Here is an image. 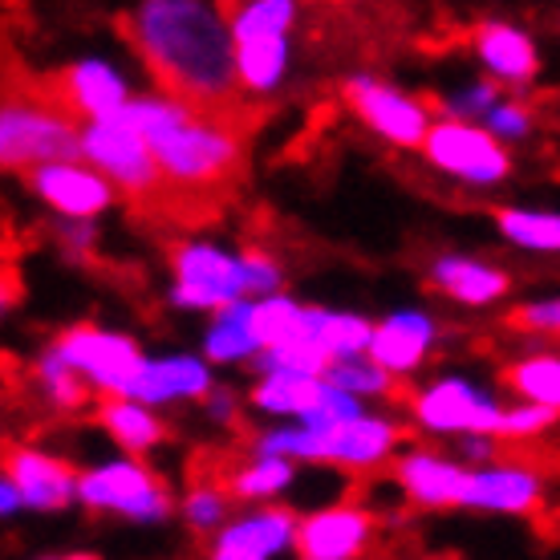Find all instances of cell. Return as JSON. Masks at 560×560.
<instances>
[{
	"instance_id": "6da1fadb",
	"label": "cell",
	"mask_w": 560,
	"mask_h": 560,
	"mask_svg": "<svg viewBox=\"0 0 560 560\" xmlns=\"http://www.w3.org/2000/svg\"><path fill=\"white\" fill-rule=\"evenodd\" d=\"M118 33L147 61L151 78L175 106L196 114H228L244 106L236 37L224 9L154 0L139 13L118 16Z\"/></svg>"
},
{
	"instance_id": "7a4b0ae2",
	"label": "cell",
	"mask_w": 560,
	"mask_h": 560,
	"mask_svg": "<svg viewBox=\"0 0 560 560\" xmlns=\"http://www.w3.org/2000/svg\"><path fill=\"white\" fill-rule=\"evenodd\" d=\"M85 159L118 183V191L130 199V208L139 215H167L171 211V187L167 171L159 167L151 142L142 139L139 130H130L127 122H90L82 135Z\"/></svg>"
},
{
	"instance_id": "3957f363",
	"label": "cell",
	"mask_w": 560,
	"mask_h": 560,
	"mask_svg": "<svg viewBox=\"0 0 560 560\" xmlns=\"http://www.w3.org/2000/svg\"><path fill=\"white\" fill-rule=\"evenodd\" d=\"M0 154H4V167H21L28 175L57 163L73 167V159H85V147L70 118L33 102L21 90H9L4 118H0Z\"/></svg>"
},
{
	"instance_id": "277c9868",
	"label": "cell",
	"mask_w": 560,
	"mask_h": 560,
	"mask_svg": "<svg viewBox=\"0 0 560 560\" xmlns=\"http://www.w3.org/2000/svg\"><path fill=\"white\" fill-rule=\"evenodd\" d=\"M9 90H21L33 102L57 110L61 118L114 122L130 106L118 73H110L102 61H78V66H66L57 73H45V78L21 73V82H9Z\"/></svg>"
},
{
	"instance_id": "5b68a950",
	"label": "cell",
	"mask_w": 560,
	"mask_h": 560,
	"mask_svg": "<svg viewBox=\"0 0 560 560\" xmlns=\"http://www.w3.org/2000/svg\"><path fill=\"white\" fill-rule=\"evenodd\" d=\"M402 439V431H394L390 422L378 419H346V422H329V427H305V431H280L268 434L265 443H256L265 459H284V455H296V459H334V463H374L382 459L386 451Z\"/></svg>"
},
{
	"instance_id": "8992f818",
	"label": "cell",
	"mask_w": 560,
	"mask_h": 560,
	"mask_svg": "<svg viewBox=\"0 0 560 560\" xmlns=\"http://www.w3.org/2000/svg\"><path fill=\"white\" fill-rule=\"evenodd\" d=\"M57 358L73 370H82L90 378L106 386V390L122 394L135 386V378L142 374V353L139 346L130 341V337H118V334H102L98 325H73L66 334L57 337Z\"/></svg>"
},
{
	"instance_id": "52a82bcc",
	"label": "cell",
	"mask_w": 560,
	"mask_h": 560,
	"mask_svg": "<svg viewBox=\"0 0 560 560\" xmlns=\"http://www.w3.org/2000/svg\"><path fill=\"white\" fill-rule=\"evenodd\" d=\"M422 151L434 167L451 171L467 183H500L508 175V154L500 151V142L476 127H463V122H434Z\"/></svg>"
},
{
	"instance_id": "ba28073f",
	"label": "cell",
	"mask_w": 560,
	"mask_h": 560,
	"mask_svg": "<svg viewBox=\"0 0 560 560\" xmlns=\"http://www.w3.org/2000/svg\"><path fill=\"white\" fill-rule=\"evenodd\" d=\"M374 533H378L374 512H365L358 504H341L301 520L293 545L301 560H358L374 545Z\"/></svg>"
},
{
	"instance_id": "9c48e42d",
	"label": "cell",
	"mask_w": 560,
	"mask_h": 560,
	"mask_svg": "<svg viewBox=\"0 0 560 560\" xmlns=\"http://www.w3.org/2000/svg\"><path fill=\"white\" fill-rule=\"evenodd\" d=\"M78 495L90 508H114V512H127V516L142 520L167 516L171 508L167 488L139 463H114V467H102L94 476H82Z\"/></svg>"
},
{
	"instance_id": "30bf717a",
	"label": "cell",
	"mask_w": 560,
	"mask_h": 560,
	"mask_svg": "<svg viewBox=\"0 0 560 560\" xmlns=\"http://www.w3.org/2000/svg\"><path fill=\"white\" fill-rule=\"evenodd\" d=\"M346 102L370 130L386 135L398 147H427V102H410L378 82H346Z\"/></svg>"
},
{
	"instance_id": "8fae6325",
	"label": "cell",
	"mask_w": 560,
	"mask_h": 560,
	"mask_svg": "<svg viewBox=\"0 0 560 560\" xmlns=\"http://www.w3.org/2000/svg\"><path fill=\"white\" fill-rule=\"evenodd\" d=\"M419 419L434 431H471V434H504V415L491 402H483L471 386L463 382H439L434 390L415 398Z\"/></svg>"
},
{
	"instance_id": "7c38bea8",
	"label": "cell",
	"mask_w": 560,
	"mask_h": 560,
	"mask_svg": "<svg viewBox=\"0 0 560 560\" xmlns=\"http://www.w3.org/2000/svg\"><path fill=\"white\" fill-rule=\"evenodd\" d=\"M4 476L21 491V500L33 508H66L70 504V495L78 491V471H73L70 463L61 459H49V455H37V451L28 447H9L4 451Z\"/></svg>"
},
{
	"instance_id": "4fadbf2b",
	"label": "cell",
	"mask_w": 560,
	"mask_h": 560,
	"mask_svg": "<svg viewBox=\"0 0 560 560\" xmlns=\"http://www.w3.org/2000/svg\"><path fill=\"white\" fill-rule=\"evenodd\" d=\"M25 179L33 183L57 211H66L73 220H90V215H98V211L110 203V179H102L94 171L57 163V167L28 171Z\"/></svg>"
},
{
	"instance_id": "5bb4252c",
	"label": "cell",
	"mask_w": 560,
	"mask_h": 560,
	"mask_svg": "<svg viewBox=\"0 0 560 560\" xmlns=\"http://www.w3.org/2000/svg\"><path fill=\"white\" fill-rule=\"evenodd\" d=\"M394 476L407 488V495L422 508H455L467 504V488L471 476L451 467V463L434 459V455H410V459L394 463Z\"/></svg>"
},
{
	"instance_id": "9a60e30c",
	"label": "cell",
	"mask_w": 560,
	"mask_h": 560,
	"mask_svg": "<svg viewBox=\"0 0 560 560\" xmlns=\"http://www.w3.org/2000/svg\"><path fill=\"white\" fill-rule=\"evenodd\" d=\"M171 265H175V277L187 289H203V293H215L240 305V293H248V280H244V265L232 260V256L215 253V248H171Z\"/></svg>"
},
{
	"instance_id": "2e32d148",
	"label": "cell",
	"mask_w": 560,
	"mask_h": 560,
	"mask_svg": "<svg viewBox=\"0 0 560 560\" xmlns=\"http://www.w3.org/2000/svg\"><path fill=\"white\" fill-rule=\"evenodd\" d=\"M467 508H495V512H536L540 508V491H536L533 471L524 467H491L471 476L467 488Z\"/></svg>"
},
{
	"instance_id": "e0dca14e",
	"label": "cell",
	"mask_w": 560,
	"mask_h": 560,
	"mask_svg": "<svg viewBox=\"0 0 560 560\" xmlns=\"http://www.w3.org/2000/svg\"><path fill=\"white\" fill-rule=\"evenodd\" d=\"M211 398L208 370L191 358H175V362H147L127 398L139 402H163V398Z\"/></svg>"
},
{
	"instance_id": "ac0fdd59",
	"label": "cell",
	"mask_w": 560,
	"mask_h": 560,
	"mask_svg": "<svg viewBox=\"0 0 560 560\" xmlns=\"http://www.w3.org/2000/svg\"><path fill=\"white\" fill-rule=\"evenodd\" d=\"M427 346H431V322L419 313H398V317L374 329L370 353H374V365L402 374V370H415L422 362Z\"/></svg>"
},
{
	"instance_id": "d6986e66",
	"label": "cell",
	"mask_w": 560,
	"mask_h": 560,
	"mask_svg": "<svg viewBox=\"0 0 560 560\" xmlns=\"http://www.w3.org/2000/svg\"><path fill=\"white\" fill-rule=\"evenodd\" d=\"M471 42H476V54L483 57L504 82H533L536 78V49L524 33H516V28L483 21V25H476Z\"/></svg>"
},
{
	"instance_id": "ffe728a7",
	"label": "cell",
	"mask_w": 560,
	"mask_h": 560,
	"mask_svg": "<svg viewBox=\"0 0 560 560\" xmlns=\"http://www.w3.org/2000/svg\"><path fill=\"white\" fill-rule=\"evenodd\" d=\"M296 528H301V520H296L289 508H268V512L244 520V524H232V528L220 536V545L244 548V552H253V557H268V552H277V548L289 545V540H296Z\"/></svg>"
},
{
	"instance_id": "44dd1931",
	"label": "cell",
	"mask_w": 560,
	"mask_h": 560,
	"mask_svg": "<svg viewBox=\"0 0 560 560\" xmlns=\"http://www.w3.org/2000/svg\"><path fill=\"white\" fill-rule=\"evenodd\" d=\"M98 422L130 451L154 447V443L167 434L163 431V422L154 419L151 410H142L139 402H130V398H106V402L98 407Z\"/></svg>"
},
{
	"instance_id": "7402d4cb",
	"label": "cell",
	"mask_w": 560,
	"mask_h": 560,
	"mask_svg": "<svg viewBox=\"0 0 560 560\" xmlns=\"http://www.w3.org/2000/svg\"><path fill=\"white\" fill-rule=\"evenodd\" d=\"M434 280L447 289L451 296H459L467 305H488L508 289V277L495 268H483L476 260H439Z\"/></svg>"
},
{
	"instance_id": "603a6c76",
	"label": "cell",
	"mask_w": 560,
	"mask_h": 560,
	"mask_svg": "<svg viewBox=\"0 0 560 560\" xmlns=\"http://www.w3.org/2000/svg\"><path fill=\"white\" fill-rule=\"evenodd\" d=\"M305 317L308 308H296L293 301H284V296H272L265 305L253 308V337L256 346H265L268 350H284V346H296L301 334H305Z\"/></svg>"
},
{
	"instance_id": "cb8c5ba5",
	"label": "cell",
	"mask_w": 560,
	"mask_h": 560,
	"mask_svg": "<svg viewBox=\"0 0 560 560\" xmlns=\"http://www.w3.org/2000/svg\"><path fill=\"white\" fill-rule=\"evenodd\" d=\"M236 66H240V85L248 90H268L284 70V37H248L236 42Z\"/></svg>"
},
{
	"instance_id": "d4e9b609",
	"label": "cell",
	"mask_w": 560,
	"mask_h": 560,
	"mask_svg": "<svg viewBox=\"0 0 560 560\" xmlns=\"http://www.w3.org/2000/svg\"><path fill=\"white\" fill-rule=\"evenodd\" d=\"M504 386L533 398V407L560 410V362H552V358H528V362L508 365Z\"/></svg>"
},
{
	"instance_id": "484cf974",
	"label": "cell",
	"mask_w": 560,
	"mask_h": 560,
	"mask_svg": "<svg viewBox=\"0 0 560 560\" xmlns=\"http://www.w3.org/2000/svg\"><path fill=\"white\" fill-rule=\"evenodd\" d=\"M224 16H232V37H284L293 21V4L284 0H260V4H224Z\"/></svg>"
},
{
	"instance_id": "4316f807",
	"label": "cell",
	"mask_w": 560,
	"mask_h": 560,
	"mask_svg": "<svg viewBox=\"0 0 560 560\" xmlns=\"http://www.w3.org/2000/svg\"><path fill=\"white\" fill-rule=\"evenodd\" d=\"M500 228L508 240H516L524 248H545L560 253V215H533V211H500Z\"/></svg>"
},
{
	"instance_id": "83f0119b",
	"label": "cell",
	"mask_w": 560,
	"mask_h": 560,
	"mask_svg": "<svg viewBox=\"0 0 560 560\" xmlns=\"http://www.w3.org/2000/svg\"><path fill=\"white\" fill-rule=\"evenodd\" d=\"M253 308H228L224 313V322L211 329L208 337V353L215 358V362H232V358H244V353L256 346V337H253Z\"/></svg>"
},
{
	"instance_id": "f1b7e54d",
	"label": "cell",
	"mask_w": 560,
	"mask_h": 560,
	"mask_svg": "<svg viewBox=\"0 0 560 560\" xmlns=\"http://www.w3.org/2000/svg\"><path fill=\"white\" fill-rule=\"evenodd\" d=\"M293 479V463L289 459H260L253 467H236L232 476V500H256V495H272Z\"/></svg>"
},
{
	"instance_id": "f546056e",
	"label": "cell",
	"mask_w": 560,
	"mask_h": 560,
	"mask_svg": "<svg viewBox=\"0 0 560 560\" xmlns=\"http://www.w3.org/2000/svg\"><path fill=\"white\" fill-rule=\"evenodd\" d=\"M228 500H232V491L220 488V483H191V495H187V508H183V512L191 520V528L203 536L220 524V516L228 512Z\"/></svg>"
},
{
	"instance_id": "4dcf8cb0",
	"label": "cell",
	"mask_w": 560,
	"mask_h": 560,
	"mask_svg": "<svg viewBox=\"0 0 560 560\" xmlns=\"http://www.w3.org/2000/svg\"><path fill=\"white\" fill-rule=\"evenodd\" d=\"M70 370H73V365H66L61 358H57V353H49V358L42 362V370H37V374H42V382L49 386V394H54V402L61 410H78L85 398H90V390H85L82 382L73 378Z\"/></svg>"
},
{
	"instance_id": "1f68e13d",
	"label": "cell",
	"mask_w": 560,
	"mask_h": 560,
	"mask_svg": "<svg viewBox=\"0 0 560 560\" xmlns=\"http://www.w3.org/2000/svg\"><path fill=\"white\" fill-rule=\"evenodd\" d=\"M329 386L337 390H358V394H390V378L382 374L378 365H358V362H334V370L325 374Z\"/></svg>"
},
{
	"instance_id": "d6a6232c",
	"label": "cell",
	"mask_w": 560,
	"mask_h": 560,
	"mask_svg": "<svg viewBox=\"0 0 560 560\" xmlns=\"http://www.w3.org/2000/svg\"><path fill=\"white\" fill-rule=\"evenodd\" d=\"M508 325L512 329H528V334H560V301L516 308V313H508Z\"/></svg>"
},
{
	"instance_id": "836d02e7",
	"label": "cell",
	"mask_w": 560,
	"mask_h": 560,
	"mask_svg": "<svg viewBox=\"0 0 560 560\" xmlns=\"http://www.w3.org/2000/svg\"><path fill=\"white\" fill-rule=\"evenodd\" d=\"M240 265H244V280H248V289H256V293H268V289L280 280V268L272 265L260 248H248V256H244Z\"/></svg>"
},
{
	"instance_id": "e575fe53",
	"label": "cell",
	"mask_w": 560,
	"mask_h": 560,
	"mask_svg": "<svg viewBox=\"0 0 560 560\" xmlns=\"http://www.w3.org/2000/svg\"><path fill=\"white\" fill-rule=\"evenodd\" d=\"M560 410H548V407H524V410H508L504 415V434H533L540 427L557 419Z\"/></svg>"
},
{
	"instance_id": "d590c367",
	"label": "cell",
	"mask_w": 560,
	"mask_h": 560,
	"mask_svg": "<svg viewBox=\"0 0 560 560\" xmlns=\"http://www.w3.org/2000/svg\"><path fill=\"white\" fill-rule=\"evenodd\" d=\"M491 127L504 135H524L528 130V110L524 106H495L491 110Z\"/></svg>"
},
{
	"instance_id": "8d00e7d4",
	"label": "cell",
	"mask_w": 560,
	"mask_h": 560,
	"mask_svg": "<svg viewBox=\"0 0 560 560\" xmlns=\"http://www.w3.org/2000/svg\"><path fill=\"white\" fill-rule=\"evenodd\" d=\"M211 560H265V557H253V552H244V548H232V545H215Z\"/></svg>"
},
{
	"instance_id": "74e56055",
	"label": "cell",
	"mask_w": 560,
	"mask_h": 560,
	"mask_svg": "<svg viewBox=\"0 0 560 560\" xmlns=\"http://www.w3.org/2000/svg\"><path fill=\"white\" fill-rule=\"evenodd\" d=\"M16 495H21V491H16L13 483L4 479V512H13V508H16Z\"/></svg>"
},
{
	"instance_id": "f35d334b",
	"label": "cell",
	"mask_w": 560,
	"mask_h": 560,
	"mask_svg": "<svg viewBox=\"0 0 560 560\" xmlns=\"http://www.w3.org/2000/svg\"><path fill=\"white\" fill-rule=\"evenodd\" d=\"M61 560H98V557H61Z\"/></svg>"
},
{
	"instance_id": "ab89813d",
	"label": "cell",
	"mask_w": 560,
	"mask_h": 560,
	"mask_svg": "<svg viewBox=\"0 0 560 560\" xmlns=\"http://www.w3.org/2000/svg\"><path fill=\"white\" fill-rule=\"evenodd\" d=\"M431 560H459V557H431Z\"/></svg>"
}]
</instances>
